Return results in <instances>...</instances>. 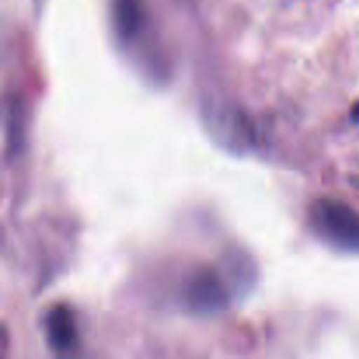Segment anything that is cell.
<instances>
[{
  "label": "cell",
  "mask_w": 359,
  "mask_h": 359,
  "mask_svg": "<svg viewBox=\"0 0 359 359\" xmlns=\"http://www.w3.org/2000/svg\"><path fill=\"white\" fill-rule=\"evenodd\" d=\"M312 221L319 233L339 248L359 249V214L346 203L321 200L314 205Z\"/></svg>",
  "instance_id": "6da1fadb"
},
{
  "label": "cell",
  "mask_w": 359,
  "mask_h": 359,
  "mask_svg": "<svg viewBox=\"0 0 359 359\" xmlns=\"http://www.w3.org/2000/svg\"><path fill=\"white\" fill-rule=\"evenodd\" d=\"M188 300L196 311L214 312L224 305V290L216 273L210 270L196 273L188 286Z\"/></svg>",
  "instance_id": "7a4b0ae2"
},
{
  "label": "cell",
  "mask_w": 359,
  "mask_h": 359,
  "mask_svg": "<svg viewBox=\"0 0 359 359\" xmlns=\"http://www.w3.org/2000/svg\"><path fill=\"white\" fill-rule=\"evenodd\" d=\"M4 135L6 158H16L25 144V109L18 97H11L4 105Z\"/></svg>",
  "instance_id": "3957f363"
},
{
  "label": "cell",
  "mask_w": 359,
  "mask_h": 359,
  "mask_svg": "<svg viewBox=\"0 0 359 359\" xmlns=\"http://www.w3.org/2000/svg\"><path fill=\"white\" fill-rule=\"evenodd\" d=\"M46 337L56 353H65L76 346V323L65 307H55L46 318Z\"/></svg>",
  "instance_id": "277c9868"
},
{
  "label": "cell",
  "mask_w": 359,
  "mask_h": 359,
  "mask_svg": "<svg viewBox=\"0 0 359 359\" xmlns=\"http://www.w3.org/2000/svg\"><path fill=\"white\" fill-rule=\"evenodd\" d=\"M142 25L140 0H114V28L121 39H133Z\"/></svg>",
  "instance_id": "5b68a950"
}]
</instances>
